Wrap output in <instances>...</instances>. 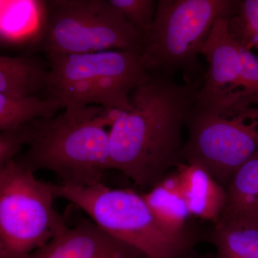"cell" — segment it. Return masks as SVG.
<instances>
[{
    "label": "cell",
    "mask_w": 258,
    "mask_h": 258,
    "mask_svg": "<svg viewBox=\"0 0 258 258\" xmlns=\"http://www.w3.org/2000/svg\"><path fill=\"white\" fill-rule=\"evenodd\" d=\"M186 123L182 160L203 166L226 189L239 169L258 154V106L243 100L226 106L195 105Z\"/></svg>",
    "instance_id": "obj_5"
},
{
    "label": "cell",
    "mask_w": 258,
    "mask_h": 258,
    "mask_svg": "<svg viewBox=\"0 0 258 258\" xmlns=\"http://www.w3.org/2000/svg\"><path fill=\"white\" fill-rule=\"evenodd\" d=\"M253 217V218H254V219H257V220H258V215H256L255 217Z\"/></svg>",
    "instance_id": "obj_22"
},
{
    "label": "cell",
    "mask_w": 258,
    "mask_h": 258,
    "mask_svg": "<svg viewBox=\"0 0 258 258\" xmlns=\"http://www.w3.org/2000/svg\"><path fill=\"white\" fill-rule=\"evenodd\" d=\"M240 1L159 0L144 36L141 59L152 74L169 76L198 68V57L217 20L230 19Z\"/></svg>",
    "instance_id": "obj_6"
},
{
    "label": "cell",
    "mask_w": 258,
    "mask_h": 258,
    "mask_svg": "<svg viewBox=\"0 0 258 258\" xmlns=\"http://www.w3.org/2000/svg\"><path fill=\"white\" fill-rule=\"evenodd\" d=\"M40 28L25 54L88 53L106 50L142 53L144 36L106 0L42 3Z\"/></svg>",
    "instance_id": "obj_4"
},
{
    "label": "cell",
    "mask_w": 258,
    "mask_h": 258,
    "mask_svg": "<svg viewBox=\"0 0 258 258\" xmlns=\"http://www.w3.org/2000/svg\"><path fill=\"white\" fill-rule=\"evenodd\" d=\"M64 108L58 97L13 96L0 93V130H10L36 119H50Z\"/></svg>",
    "instance_id": "obj_15"
},
{
    "label": "cell",
    "mask_w": 258,
    "mask_h": 258,
    "mask_svg": "<svg viewBox=\"0 0 258 258\" xmlns=\"http://www.w3.org/2000/svg\"><path fill=\"white\" fill-rule=\"evenodd\" d=\"M136 30L144 36L152 28L158 2L154 0H108Z\"/></svg>",
    "instance_id": "obj_18"
},
{
    "label": "cell",
    "mask_w": 258,
    "mask_h": 258,
    "mask_svg": "<svg viewBox=\"0 0 258 258\" xmlns=\"http://www.w3.org/2000/svg\"><path fill=\"white\" fill-rule=\"evenodd\" d=\"M253 48L255 49L258 52V37L257 40H256L255 43H254Z\"/></svg>",
    "instance_id": "obj_21"
},
{
    "label": "cell",
    "mask_w": 258,
    "mask_h": 258,
    "mask_svg": "<svg viewBox=\"0 0 258 258\" xmlns=\"http://www.w3.org/2000/svg\"><path fill=\"white\" fill-rule=\"evenodd\" d=\"M176 171L191 216L217 223L227 204V189L200 164L181 162Z\"/></svg>",
    "instance_id": "obj_11"
},
{
    "label": "cell",
    "mask_w": 258,
    "mask_h": 258,
    "mask_svg": "<svg viewBox=\"0 0 258 258\" xmlns=\"http://www.w3.org/2000/svg\"><path fill=\"white\" fill-rule=\"evenodd\" d=\"M203 82L200 78L181 85L152 74L135 88L132 108L110 128L108 169L120 171L148 191L181 163L183 126Z\"/></svg>",
    "instance_id": "obj_1"
},
{
    "label": "cell",
    "mask_w": 258,
    "mask_h": 258,
    "mask_svg": "<svg viewBox=\"0 0 258 258\" xmlns=\"http://www.w3.org/2000/svg\"><path fill=\"white\" fill-rule=\"evenodd\" d=\"M240 85L242 98L258 106V57L251 50L242 49Z\"/></svg>",
    "instance_id": "obj_20"
},
{
    "label": "cell",
    "mask_w": 258,
    "mask_h": 258,
    "mask_svg": "<svg viewBox=\"0 0 258 258\" xmlns=\"http://www.w3.org/2000/svg\"><path fill=\"white\" fill-rule=\"evenodd\" d=\"M227 192V204L219 221L258 215V154L235 173Z\"/></svg>",
    "instance_id": "obj_16"
},
{
    "label": "cell",
    "mask_w": 258,
    "mask_h": 258,
    "mask_svg": "<svg viewBox=\"0 0 258 258\" xmlns=\"http://www.w3.org/2000/svg\"><path fill=\"white\" fill-rule=\"evenodd\" d=\"M33 123L3 131L0 134V166L14 160L23 146L28 145L33 135Z\"/></svg>",
    "instance_id": "obj_19"
},
{
    "label": "cell",
    "mask_w": 258,
    "mask_h": 258,
    "mask_svg": "<svg viewBox=\"0 0 258 258\" xmlns=\"http://www.w3.org/2000/svg\"><path fill=\"white\" fill-rule=\"evenodd\" d=\"M99 106L64 111L50 119L32 120L28 149L14 160L35 173L52 171L61 184L88 186L101 182L108 170L109 132L93 119Z\"/></svg>",
    "instance_id": "obj_3"
},
{
    "label": "cell",
    "mask_w": 258,
    "mask_h": 258,
    "mask_svg": "<svg viewBox=\"0 0 258 258\" xmlns=\"http://www.w3.org/2000/svg\"><path fill=\"white\" fill-rule=\"evenodd\" d=\"M231 36L242 49L251 50L258 37V0L240 1L228 20Z\"/></svg>",
    "instance_id": "obj_17"
},
{
    "label": "cell",
    "mask_w": 258,
    "mask_h": 258,
    "mask_svg": "<svg viewBox=\"0 0 258 258\" xmlns=\"http://www.w3.org/2000/svg\"><path fill=\"white\" fill-rule=\"evenodd\" d=\"M56 198L76 205L100 228L149 258H188L206 238L194 228H168L154 215L142 195L128 189H112L97 183L88 186L54 184Z\"/></svg>",
    "instance_id": "obj_2"
},
{
    "label": "cell",
    "mask_w": 258,
    "mask_h": 258,
    "mask_svg": "<svg viewBox=\"0 0 258 258\" xmlns=\"http://www.w3.org/2000/svg\"><path fill=\"white\" fill-rule=\"evenodd\" d=\"M195 258H204V257H195Z\"/></svg>",
    "instance_id": "obj_23"
},
{
    "label": "cell",
    "mask_w": 258,
    "mask_h": 258,
    "mask_svg": "<svg viewBox=\"0 0 258 258\" xmlns=\"http://www.w3.org/2000/svg\"><path fill=\"white\" fill-rule=\"evenodd\" d=\"M53 184L15 160L0 166V258H28L67 227Z\"/></svg>",
    "instance_id": "obj_7"
},
{
    "label": "cell",
    "mask_w": 258,
    "mask_h": 258,
    "mask_svg": "<svg viewBox=\"0 0 258 258\" xmlns=\"http://www.w3.org/2000/svg\"><path fill=\"white\" fill-rule=\"evenodd\" d=\"M154 215L168 228L181 232L189 227L191 216L176 171L168 173L152 189L142 195Z\"/></svg>",
    "instance_id": "obj_14"
},
{
    "label": "cell",
    "mask_w": 258,
    "mask_h": 258,
    "mask_svg": "<svg viewBox=\"0 0 258 258\" xmlns=\"http://www.w3.org/2000/svg\"><path fill=\"white\" fill-rule=\"evenodd\" d=\"M228 20H217L200 52L208 61V70L197 94L196 106H226L244 101L240 85L242 48L229 32Z\"/></svg>",
    "instance_id": "obj_8"
},
{
    "label": "cell",
    "mask_w": 258,
    "mask_h": 258,
    "mask_svg": "<svg viewBox=\"0 0 258 258\" xmlns=\"http://www.w3.org/2000/svg\"><path fill=\"white\" fill-rule=\"evenodd\" d=\"M45 55L50 68L47 91L51 88L83 79L110 76L136 80L144 84L152 77V74L142 63L140 55L131 51L106 50Z\"/></svg>",
    "instance_id": "obj_9"
},
{
    "label": "cell",
    "mask_w": 258,
    "mask_h": 258,
    "mask_svg": "<svg viewBox=\"0 0 258 258\" xmlns=\"http://www.w3.org/2000/svg\"><path fill=\"white\" fill-rule=\"evenodd\" d=\"M28 258H149L111 237L93 220L82 218L68 225Z\"/></svg>",
    "instance_id": "obj_10"
},
{
    "label": "cell",
    "mask_w": 258,
    "mask_h": 258,
    "mask_svg": "<svg viewBox=\"0 0 258 258\" xmlns=\"http://www.w3.org/2000/svg\"><path fill=\"white\" fill-rule=\"evenodd\" d=\"M207 239L217 258H258V220L238 216L215 224Z\"/></svg>",
    "instance_id": "obj_13"
},
{
    "label": "cell",
    "mask_w": 258,
    "mask_h": 258,
    "mask_svg": "<svg viewBox=\"0 0 258 258\" xmlns=\"http://www.w3.org/2000/svg\"><path fill=\"white\" fill-rule=\"evenodd\" d=\"M50 68L35 54L0 56V93L13 96L47 95Z\"/></svg>",
    "instance_id": "obj_12"
}]
</instances>
